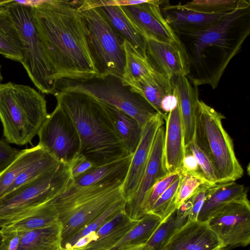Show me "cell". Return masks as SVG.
<instances>
[{"mask_svg":"<svg viewBox=\"0 0 250 250\" xmlns=\"http://www.w3.org/2000/svg\"><path fill=\"white\" fill-rule=\"evenodd\" d=\"M98 101L108 117L127 154L133 155L140 143L143 127L135 120L125 112L111 105Z\"/></svg>","mask_w":250,"mask_h":250,"instance_id":"cell-21","label":"cell"},{"mask_svg":"<svg viewBox=\"0 0 250 250\" xmlns=\"http://www.w3.org/2000/svg\"><path fill=\"white\" fill-rule=\"evenodd\" d=\"M173 93L177 97L184 130L185 147L194 140L196 112L199 92L184 75L173 76L171 78Z\"/></svg>","mask_w":250,"mask_h":250,"instance_id":"cell-19","label":"cell"},{"mask_svg":"<svg viewBox=\"0 0 250 250\" xmlns=\"http://www.w3.org/2000/svg\"><path fill=\"white\" fill-rule=\"evenodd\" d=\"M123 182H109L80 188L70 183L63 191L49 200L62 226V246L115 203L124 199Z\"/></svg>","mask_w":250,"mask_h":250,"instance_id":"cell-4","label":"cell"},{"mask_svg":"<svg viewBox=\"0 0 250 250\" xmlns=\"http://www.w3.org/2000/svg\"><path fill=\"white\" fill-rule=\"evenodd\" d=\"M192 202L191 196L163 220L140 250H162L172 235L188 221Z\"/></svg>","mask_w":250,"mask_h":250,"instance_id":"cell-26","label":"cell"},{"mask_svg":"<svg viewBox=\"0 0 250 250\" xmlns=\"http://www.w3.org/2000/svg\"><path fill=\"white\" fill-rule=\"evenodd\" d=\"M165 131L164 125L158 128L138 189L131 199L126 203L125 212L130 219L139 220L146 215L144 205L148 192L156 182L169 174L165 162Z\"/></svg>","mask_w":250,"mask_h":250,"instance_id":"cell-13","label":"cell"},{"mask_svg":"<svg viewBox=\"0 0 250 250\" xmlns=\"http://www.w3.org/2000/svg\"><path fill=\"white\" fill-rule=\"evenodd\" d=\"M5 7L19 35L21 63L40 92L54 95L57 91L55 74L36 29L33 6L14 0Z\"/></svg>","mask_w":250,"mask_h":250,"instance_id":"cell-8","label":"cell"},{"mask_svg":"<svg viewBox=\"0 0 250 250\" xmlns=\"http://www.w3.org/2000/svg\"><path fill=\"white\" fill-rule=\"evenodd\" d=\"M148 0H74L79 12L90 9L107 6L133 5L146 2Z\"/></svg>","mask_w":250,"mask_h":250,"instance_id":"cell-40","label":"cell"},{"mask_svg":"<svg viewBox=\"0 0 250 250\" xmlns=\"http://www.w3.org/2000/svg\"><path fill=\"white\" fill-rule=\"evenodd\" d=\"M205 184H209L202 176L181 174L177 195L176 208H178L181 204L190 197L201 185Z\"/></svg>","mask_w":250,"mask_h":250,"instance_id":"cell-37","label":"cell"},{"mask_svg":"<svg viewBox=\"0 0 250 250\" xmlns=\"http://www.w3.org/2000/svg\"><path fill=\"white\" fill-rule=\"evenodd\" d=\"M0 250H17L19 242L18 231L0 233Z\"/></svg>","mask_w":250,"mask_h":250,"instance_id":"cell-45","label":"cell"},{"mask_svg":"<svg viewBox=\"0 0 250 250\" xmlns=\"http://www.w3.org/2000/svg\"><path fill=\"white\" fill-rule=\"evenodd\" d=\"M186 147H188L192 152L206 181L211 185L217 184L215 170L212 163L195 140Z\"/></svg>","mask_w":250,"mask_h":250,"instance_id":"cell-38","label":"cell"},{"mask_svg":"<svg viewBox=\"0 0 250 250\" xmlns=\"http://www.w3.org/2000/svg\"><path fill=\"white\" fill-rule=\"evenodd\" d=\"M68 165L60 163L0 199V228L21 220L63 191L72 181Z\"/></svg>","mask_w":250,"mask_h":250,"instance_id":"cell-7","label":"cell"},{"mask_svg":"<svg viewBox=\"0 0 250 250\" xmlns=\"http://www.w3.org/2000/svg\"><path fill=\"white\" fill-rule=\"evenodd\" d=\"M54 96L75 125L80 139V153L95 166L128 155L97 99L71 91H57Z\"/></svg>","mask_w":250,"mask_h":250,"instance_id":"cell-3","label":"cell"},{"mask_svg":"<svg viewBox=\"0 0 250 250\" xmlns=\"http://www.w3.org/2000/svg\"><path fill=\"white\" fill-rule=\"evenodd\" d=\"M89 52L97 71L96 78H121L125 64L124 40L116 33L99 8L80 12Z\"/></svg>","mask_w":250,"mask_h":250,"instance_id":"cell-10","label":"cell"},{"mask_svg":"<svg viewBox=\"0 0 250 250\" xmlns=\"http://www.w3.org/2000/svg\"><path fill=\"white\" fill-rule=\"evenodd\" d=\"M219 250H229L225 249V248H223V249H220Z\"/></svg>","mask_w":250,"mask_h":250,"instance_id":"cell-51","label":"cell"},{"mask_svg":"<svg viewBox=\"0 0 250 250\" xmlns=\"http://www.w3.org/2000/svg\"><path fill=\"white\" fill-rule=\"evenodd\" d=\"M17 250H61L62 226L58 222L50 226L20 231Z\"/></svg>","mask_w":250,"mask_h":250,"instance_id":"cell-27","label":"cell"},{"mask_svg":"<svg viewBox=\"0 0 250 250\" xmlns=\"http://www.w3.org/2000/svg\"><path fill=\"white\" fill-rule=\"evenodd\" d=\"M177 104V97L174 93L163 98L161 103V109L165 116V121L167 119L168 114L176 107Z\"/></svg>","mask_w":250,"mask_h":250,"instance_id":"cell-46","label":"cell"},{"mask_svg":"<svg viewBox=\"0 0 250 250\" xmlns=\"http://www.w3.org/2000/svg\"><path fill=\"white\" fill-rule=\"evenodd\" d=\"M125 64L121 81L127 86L129 83L138 81L152 73L154 70L147 58L142 56L126 40L124 41Z\"/></svg>","mask_w":250,"mask_h":250,"instance_id":"cell-30","label":"cell"},{"mask_svg":"<svg viewBox=\"0 0 250 250\" xmlns=\"http://www.w3.org/2000/svg\"><path fill=\"white\" fill-rule=\"evenodd\" d=\"M131 91L139 94L152 106L165 120L161 109V103L164 97L173 93L171 80L155 70L140 80L127 85Z\"/></svg>","mask_w":250,"mask_h":250,"instance_id":"cell-22","label":"cell"},{"mask_svg":"<svg viewBox=\"0 0 250 250\" xmlns=\"http://www.w3.org/2000/svg\"><path fill=\"white\" fill-rule=\"evenodd\" d=\"M48 115L47 102L39 91L28 85L0 83V120L8 143H31Z\"/></svg>","mask_w":250,"mask_h":250,"instance_id":"cell-5","label":"cell"},{"mask_svg":"<svg viewBox=\"0 0 250 250\" xmlns=\"http://www.w3.org/2000/svg\"><path fill=\"white\" fill-rule=\"evenodd\" d=\"M223 245L207 222L187 221L170 237L162 250H219Z\"/></svg>","mask_w":250,"mask_h":250,"instance_id":"cell-17","label":"cell"},{"mask_svg":"<svg viewBox=\"0 0 250 250\" xmlns=\"http://www.w3.org/2000/svg\"><path fill=\"white\" fill-rule=\"evenodd\" d=\"M143 246H137L128 248L124 250H140Z\"/></svg>","mask_w":250,"mask_h":250,"instance_id":"cell-48","label":"cell"},{"mask_svg":"<svg viewBox=\"0 0 250 250\" xmlns=\"http://www.w3.org/2000/svg\"><path fill=\"white\" fill-rule=\"evenodd\" d=\"M132 155L96 167L86 173L72 181L76 187H86L96 184L124 181L127 174Z\"/></svg>","mask_w":250,"mask_h":250,"instance_id":"cell-24","label":"cell"},{"mask_svg":"<svg viewBox=\"0 0 250 250\" xmlns=\"http://www.w3.org/2000/svg\"><path fill=\"white\" fill-rule=\"evenodd\" d=\"M3 79L1 73V65H0V83L2 81Z\"/></svg>","mask_w":250,"mask_h":250,"instance_id":"cell-49","label":"cell"},{"mask_svg":"<svg viewBox=\"0 0 250 250\" xmlns=\"http://www.w3.org/2000/svg\"><path fill=\"white\" fill-rule=\"evenodd\" d=\"M56 90L89 95L125 112L142 127L158 113L141 96L124 85L121 78L114 76L82 81L61 79L57 82Z\"/></svg>","mask_w":250,"mask_h":250,"instance_id":"cell-9","label":"cell"},{"mask_svg":"<svg viewBox=\"0 0 250 250\" xmlns=\"http://www.w3.org/2000/svg\"><path fill=\"white\" fill-rule=\"evenodd\" d=\"M225 118L203 101L198 102L194 140L212 163L217 183L235 181L244 174L232 140L223 127Z\"/></svg>","mask_w":250,"mask_h":250,"instance_id":"cell-6","label":"cell"},{"mask_svg":"<svg viewBox=\"0 0 250 250\" xmlns=\"http://www.w3.org/2000/svg\"><path fill=\"white\" fill-rule=\"evenodd\" d=\"M21 152L12 147L5 140H0V173L17 158Z\"/></svg>","mask_w":250,"mask_h":250,"instance_id":"cell-43","label":"cell"},{"mask_svg":"<svg viewBox=\"0 0 250 250\" xmlns=\"http://www.w3.org/2000/svg\"><path fill=\"white\" fill-rule=\"evenodd\" d=\"M38 135V145L60 163L68 164L80 153V139L75 125L58 104L49 114Z\"/></svg>","mask_w":250,"mask_h":250,"instance_id":"cell-11","label":"cell"},{"mask_svg":"<svg viewBox=\"0 0 250 250\" xmlns=\"http://www.w3.org/2000/svg\"><path fill=\"white\" fill-rule=\"evenodd\" d=\"M36 29L57 82L96 78L85 25L74 0L38 1L33 5Z\"/></svg>","mask_w":250,"mask_h":250,"instance_id":"cell-1","label":"cell"},{"mask_svg":"<svg viewBox=\"0 0 250 250\" xmlns=\"http://www.w3.org/2000/svg\"><path fill=\"white\" fill-rule=\"evenodd\" d=\"M192 10L208 14H224L250 7L248 0H194L183 4Z\"/></svg>","mask_w":250,"mask_h":250,"instance_id":"cell-33","label":"cell"},{"mask_svg":"<svg viewBox=\"0 0 250 250\" xmlns=\"http://www.w3.org/2000/svg\"><path fill=\"white\" fill-rule=\"evenodd\" d=\"M0 54L15 61H22L19 35L5 6H0Z\"/></svg>","mask_w":250,"mask_h":250,"instance_id":"cell-28","label":"cell"},{"mask_svg":"<svg viewBox=\"0 0 250 250\" xmlns=\"http://www.w3.org/2000/svg\"><path fill=\"white\" fill-rule=\"evenodd\" d=\"M61 250H75L73 249H62Z\"/></svg>","mask_w":250,"mask_h":250,"instance_id":"cell-50","label":"cell"},{"mask_svg":"<svg viewBox=\"0 0 250 250\" xmlns=\"http://www.w3.org/2000/svg\"><path fill=\"white\" fill-rule=\"evenodd\" d=\"M181 176L159 197L147 213L152 214L163 220L177 209L176 199Z\"/></svg>","mask_w":250,"mask_h":250,"instance_id":"cell-36","label":"cell"},{"mask_svg":"<svg viewBox=\"0 0 250 250\" xmlns=\"http://www.w3.org/2000/svg\"><path fill=\"white\" fill-rule=\"evenodd\" d=\"M248 188L235 181L217 183L209 187L198 220L206 222L217 209L228 203L248 197Z\"/></svg>","mask_w":250,"mask_h":250,"instance_id":"cell-23","label":"cell"},{"mask_svg":"<svg viewBox=\"0 0 250 250\" xmlns=\"http://www.w3.org/2000/svg\"><path fill=\"white\" fill-rule=\"evenodd\" d=\"M125 205L126 201L124 198L115 203L91 223L85 226L69 238L62 245V248L66 249H72L81 238L91 233L96 231L118 212L125 209Z\"/></svg>","mask_w":250,"mask_h":250,"instance_id":"cell-34","label":"cell"},{"mask_svg":"<svg viewBox=\"0 0 250 250\" xmlns=\"http://www.w3.org/2000/svg\"><path fill=\"white\" fill-rule=\"evenodd\" d=\"M138 221L127 218L108 234L77 250H111Z\"/></svg>","mask_w":250,"mask_h":250,"instance_id":"cell-35","label":"cell"},{"mask_svg":"<svg viewBox=\"0 0 250 250\" xmlns=\"http://www.w3.org/2000/svg\"><path fill=\"white\" fill-rule=\"evenodd\" d=\"M58 222L57 213L49 200L31 214L1 228L0 232L32 230L50 226Z\"/></svg>","mask_w":250,"mask_h":250,"instance_id":"cell-29","label":"cell"},{"mask_svg":"<svg viewBox=\"0 0 250 250\" xmlns=\"http://www.w3.org/2000/svg\"><path fill=\"white\" fill-rule=\"evenodd\" d=\"M211 185L205 184L201 185L192 195V203L189 210L188 221L198 220L199 214L204 205L208 188Z\"/></svg>","mask_w":250,"mask_h":250,"instance_id":"cell-42","label":"cell"},{"mask_svg":"<svg viewBox=\"0 0 250 250\" xmlns=\"http://www.w3.org/2000/svg\"><path fill=\"white\" fill-rule=\"evenodd\" d=\"M250 33V7L225 14L204 30L176 35L188 59L190 83L215 89Z\"/></svg>","mask_w":250,"mask_h":250,"instance_id":"cell-2","label":"cell"},{"mask_svg":"<svg viewBox=\"0 0 250 250\" xmlns=\"http://www.w3.org/2000/svg\"><path fill=\"white\" fill-rule=\"evenodd\" d=\"M165 0H148L146 2L121 8L133 25L146 38L163 42H171L179 40L166 21L161 11Z\"/></svg>","mask_w":250,"mask_h":250,"instance_id":"cell-14","label":"cell"},{"mask_svg":"<svg viewBox=\"0 0 250 250\" xmlns=\"http://www.w3.org/2000/svg\"><path fill=\"white\" fill-rule=\"evenodd\" d=\"M1 235H0V242H1Z\"/></svg>","mask_w":250,"mask_h":250,"instance_id":"cell-52","label":"cell"},{"mask_svg":"<svg viewBox=\"0 0 250 250\" xmlns=\"http://www.w3.org/2000/svg\"><path fill=\"white\" fill-rule=\"evenodd\" d=\"M98 8L114 31L124 40L129 42L142 56L146 58V38L131 22L121 6H107Z\"/></svg>","mask_w":250,"mask_h":250,"instance_id":"cell-25","label":"cell"},{"mask_svg":"<svg viewBox=\"0 0 250 250\" xmlns=\"http://www.w3.org/2000/svg\"><path fill=\"white\" fill-rule=\"evenodd\" d=\"M166 1L161 6V11L176 35L204 30L219 21L226 14L203 13L187 8L181 3L170 4Z\"/></svg>","mask_w":250,"mask_h":250,"instance_id":"cell-18","label":"cell"},{"mask_svg":"<svg viewBox=\"0 0 250 250\" xmlns=\"http://www.w3.org/2000/svg\"><path fill=\"white\" fill-rule=\"evenodd\" d=\"M181 173L182 175L191 174L204 177L195 157L190 150L186 147L185 149Z\"/></svg>","mask_w":250,"mask_h":250,"instance_id":"cell-44","label":"cell"},{"mask_svg":"<svg viewBox=\"0 0 250 250\" xmlns=\"http://www.w3.org/2000/svg\"><path fill=\"white\" fill-rule=\"evenodd\" d=\"M162 221L152 214H146L111 250H124L134 246H143Z\"/></svg>","mask_w":250,"mask_h":250,"instance_id":"cell-31","label":"cell"},{"mask_svg":"<svg viewBox=\"0 0 250 250\" xmlns=\"http://www.w3.org/2000/svg\"><path fill=\"white\" fill-rule=\"evenodd\" d=\"M224 248L250 243V203L248 197L233 200L215 211L206 221Z\"/></svg>","mask_w":250,"mask_h":250,"instance_id":"cell-12","label":"cell"},{"mask_svg":"<svg viewBox=\"0 0 250 250\" xmlns=\"http://www.w3.org/2000/svg\"><path fill=\"white\" fill-rule=\"evenodd\" d=\"M14 0H0V6H5Z\"/></svg>","mask_w":250,"mask_h":250,"instance_id":"cell-47","label":"cell"},{"mask_svg":"<svg viewBox=\"0 0 250 250\" xmlns=\"http://www.w3.org/2000/svg\"><path fill=\"white\" fill-rule=\"evenodd\" d=\"M181 171L169 173L156 182L148 192L144 205L145 214L159 197L181 176Z\"/></svg>","mask_w":250,"mask_h":250,"instance_id":"cell-39","label":"cell"},{"mask_svg":"<svg viewBox=\"0 0 250 250\" xmlns=\"http://www.w3.org/2000/svg\"><path fill=\"white\" fill-rule=\"evenodd\" d=\"M163 125L164 118L158 113L143 127L140 143L132 155L127 174L122 185L123 196L126 203L131 199L138 189L156 132Z\"/></svg>","mask_w":250,"mask_h":250,"instance_id":"cell-16","label":"cell"},{"mask_svg":"<svg viewBox=\"0 0 250 250\" xmlns=\"http://www.w3.org/2000/svg\"><path fill=\"white\" fill-rule=\"evenodd\" d=\"M164 157L168 173L181 171L185 154L184 130L179 105L169 112L166 120Z\"/></svg>","mask_w":250,"mask_h":250,"instance_id":"cell-20","label":"cell"},{"mask_svg":"<svg viewBox=\"0 0 250 250\" xmlns=\"http://www.w3.org/2000/svg\"><path fill=\"white\" fill-rule=\"evenodd\" d=\"M45 150L38 145L32 148L21 150L17 158L0 173V199L6 194L10 186L23 171Z\"/></svg>","mask_w":250,"mask_h":250,"instance_id":"cell-32","label":"cell"},{"mask_svg":"<svg viewBox=\"0 0 250 250\" xmlns=\"http://www.w3.org/2000/svg\"><path fill=\"white\" fill-rule=\"evenodd\" d=\"M0 235H1V233H0Z\"/></svg>","mask_w":250,"mask_h":250,"instance_id":"cell-53","label":"cell"},{"mask_svg":"<svg viewBox=\"0 0 250 250\" xmlns=\"http://www.w3.org/2000/svg\"><path fill=\"white\" fill-rule=\"evenodd\" d=\"M146 56L153 69L170 79L189 71L188 56L179 40L167 42L146 38Z\"/></svg>","mask_w":250,"mask_h":250,"instance_id":"cell-15","label":"cell"},{"mask_svg":"<svg viewBox=\"0 0 250 250\" xmlns=\"http://www.w3.org/2000/svg\"><path fill=\"white\" fill-rule=\"evenodd\" d=\"M68 165L72 181L96 167L91 161L80 153L70 162Z\"/></svg>","mask_w":250,"mask_h":250,"instance_id":"cell-41","label":"cell"}]
</instances>
